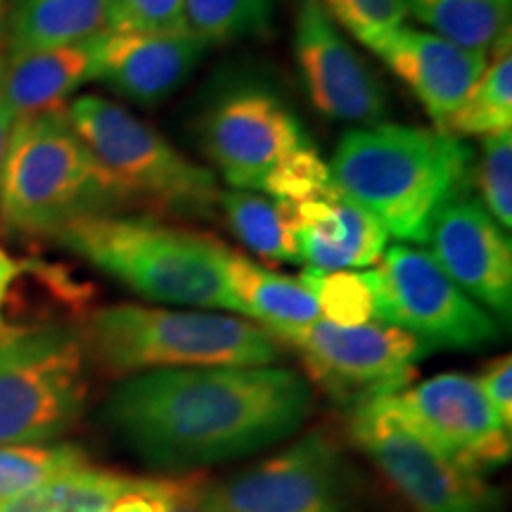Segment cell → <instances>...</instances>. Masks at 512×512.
Wrapping results in <instances>:
<instances>
[{"instance_id":"obj_1","label":"cell","mask_w":512,"mask_h":512,"mask_svg":"<svg viewBox=\"0 0 512 512\" xmlns=\"http://www.w3.org/2000/svg\"><path fill=\"white\" fill-rule=\"evenodd\" d=\"M311 408L309 380L290 368H169L124 377L102 420L143 463L181 472L278 444Z\"/></svg>"},{"instance_id":"obj_2","label":"cell","mask_w":512,"mask_h":512,"mask_svg":"<svg viewBox=\"0 0 512 512\" xmlns=\"http://www.w3.org/2000/svg\"><path fill=\"white\" fill-rule=\"evenodd\" d=\"M328 166L332 185L384 233L420 245L441 204L465 192L472 150L439 128L375 124L349 131Z\"/></svg>"},{"instance_id":"obj_14","label":"cell","mask_w":512,"mask_h":512,"mask_svg":"<svg viewBox=\"0 0 512 512\" xmlns=\"http://www.w3.org/2000/svg\"><path fill=\"white\" fill-rule=\"evenodd\" d=\"M430 256L467 297L508 323L512 313V242L472 195L451 197L427 230Z\"/></svg>"},{"instance_id":"obj_32","label":"cell","mask_w":512,"mask_h":512,"mask_svg":"<svg viewBox=\"0 0 512 512\" xmlns=\"http://www.w3.org/2000/svg\"><path fill=\"white\" fill-rule=\"evenodd\" d=\"M169 512H223L216 486L202 479H185V486Z\"/></svg>"},{"instance_id":"obj_29","label":"cell","mask_w":512,"mask_h":512,"mask_svg":"<svg viewBox=\"0 0 512 512\" xmlns=\"http://www.w3.org/2000/svg\"><path fill=\"white\" fill-rule=\"evenodd\" d=\"M337 27H344L366 48H373L408 17L406 0H318Z\"/></svg>"},{"instance_id":"obj_10","label":"cell","mask_w":512,"mask_h":512,"mask_svg":"<svg viewBox=\"0 0 512 512\" xmlns=\"http://www.w3.org/2000/svg\"><path fill=\"white\" fill-rule=\"evenodd\" d=\"M370 273L375 323L413 335L427 349H482L501 339V325L470 299L422 249H384Z\"/></svg>"},{"instance_id":"obj_22","label":"cell","mask_w":512,"mask_h":512,"mask_svg":"<svg viewBox=\"0 0 512 512\" xmlns=\"http://www.w3.org/2000/svg\"><path fill=\"white\" fill-rule=\"evenodd\" d=\"M221 207L230 230L266 261L299 264L297 204L259 192H221Z\"/></svg>"},{"instance_id":"obj_17","label":"cell","mask_w":512,"mask_h":512,"mask_svg":"<svg viewBox=\"0 0 512 512\" xmlns=\"http://www.w3.org/2000/svg\"><path fill=\"white\" fill-rule=\"evenodd\" d=\"M373 53L415 93L441 131L486 67L484 53L401 24L377 41Z\"/></svg>"},{"instance_id":"obj_31","label":"cell","mask_w":512,"mask_h":512,"mask_svg":"<svg viewBox=\"0 0 512 512\" xmlns=\"http://www.w3.org/2000/svg\"><path fill=\"white\" fill-rule=\"evenodd\" d=\"M486 399H489L503 425L512 427V358L501 356L486 363L479 377H475Z\"/></svg>"},{"instance_id":"obj_6","label":"cell","mask_w":512,"mask_h":512,"mask_svg":"<svg viewBox=\"0 0 512 512\" xmlns=\"http://www.w3.org/2000/svg\"><path fill=\"white\" fill-rule=\"evenodd\" d=\"M117 202L91 152L53 110L15 121L3 178L0 219L29 235H55L83 216L110 214Z\"/></svg>"},{"instance_id":"obj_28","label":"cell","mask_w":512,"mask_h":512,"mask_svg":"<svg viewBox=\"0 0 512 512\" xmlns=\"http://www.w3.org/2000/svg\"><path fill=\"white\" fill-rule=\"evenodd\" d=\"M477 183L484 209L498 226L512 228V131L484 136Z\"/></svg>"},{"instance_id":"obj_33","label":"cell","mask_w":512,"mask_h":512,"mask_svg":"<svg viewBox=\"0 0 512 512\" xmlns=\"http://www.w3.org/2000/svg\"><path fill=\"white\" fill-rule=\"evenodd\" d=\"M19 273H22V264H17L15 256H12L8 249L0 245V330L5 328L3 311H5V304H8L10 290H12V285H15Z\"/></svg>"},{"instance_id":"obj_23","label":"cell","mask_w":512,"mask_h":512,"mask_svg":"<svg viewBox=\"0 0 512 512\" xmlns=\"http://www.w3.org/2000/svg\"><path fill=\"white\" fill-rule=\"evenodd\" d=\"M408 15L453 46L489 55L510 31L512 0H406Z\"/></svg>"},{"instance_id":"obj_5","label":"cell","mask_w":512,"mask_h":512,"mask_svg":"<svg viewBox=\"0 0 512 512\" xmlns=\"http://www.w3.org/2000/svg\"><path fill=\"white\" fill-rule=\"evenodd\" d=\"M204 147L233 190L304 202L332 185L330 166L304 124L268 88L221 95L204 121Z\"/></svg>"},{"instance_id":"obj_7","label":"cell","mask_w":512,"mask_h":512,"mask_svg":"<svg viewBox=\"0 0 512 512\" xmlns=\"http://www.w3.org/2000/svg\"><path fill=\"white\" fill-rule=\"evenodd\" d=\"M64 112L117 202H143L181 216H204L219 207L216 176L126 107L100 95H81Z\"/></svg>"},{"instance_id":"obj_15","label":"cell","mask_w":512,"mask_h":512,"mask_svg":"<svg viewBox=\"0 0 512 512\" xmlns=\"http://www.w3.org/2000/svg\"><path fill=\"white\" fill-rule=\"evenodd\" d=\"M396 399L420 430L467 470L486 475L510 460V427L498 418L475 377L441 373L406 387Z\"/></svg>"},{"instance_id":"obj_20","label":"cell","mask_w":512,"mask_h":512,"mask_svg":"<svg viewBox=\"0 0 512 512\" xmlns=\"http://www.w3.org/2000/svg\"><path fill=\"white\" fill-rule=\"evenodd\" d=\"M112 0H15L8 15V53L91 41L110 29Z\"/></svg>"},{"instance_id":"obj_25","label":"cell","mask_w":512,"mask_h":512,"mask_svg":"<svg viewBox=\"0 0 512 512\" xmlns=\"http://www.w3.org/2000/svg\"><path fill=\"white\" fill-rule=\"evenodd\" d=\"M86 465H91L86 451L74 444H0V501L27 494Z\"/></svg>"},{"instance_id":"obj_3","label":"cell","mask_w":512,"mask_h":512,"mask_svg":"<svg viewBox=\"0 0 512 512\" xmlns=\"http://www.w3.org/2000/svg\"><path fill=\"white\" fill-rule=\"evenodd\" d=\"M62 247L159 304L240 313L226 275V245L147 216L93 214L67 223Z\"/></svg>"},{"instance_id":"obj_24","label":"cell","mask_w":512,"mask_h":512,"mask_svg":"<svg viewBox=\"0 0 512 512\" xmlns=\"http://www.w3.org/2000/svg\"><path fill=\"white\" fill-rule=\"evenodd\" d=\"M512 34L508 31L486 55V67L472 91L441 131L451 136H491L512 126Z\"/></svg>"},{"instance_id":"obj_21","label":"cell","mask_w":512,"mask_h":512,"mask_svg":"<svg viewBox=\"0 0 512 512\" xmlns=\"http://www.w3.org/2000/svg\"><path fill=\"white\" fill-rule=\"evenodd\" d=\"M226 275L240 316L256 318L261 328H297L320 318L316 299L299 280L268 271L245 254L226 249Z\"/></svg>"},{"instance_id":"obj_11","label":"cell","mask_w":512,"mask_h":512,"mask_svg":"<svg viewBox=\"0 0 512 512\" xmlns=\"http://www.w3.org/2000/svg\"><path fill=\"white\" fill-rule=\"evenodd\" d=\"M268 332L275 342L290 344L302 356L313 382L349 408L403 392L420 358L430 354L413 335L384 323L337 325L318 318Z\"/></svg>"},{"instance_id":"obj_4","label":"cell","mask_w":512,"mask_h":512,"mask_svg":"<svg viewBox=\"0 0 512 512\" xmlns=\"http://www.w3.org/2000/svg\"><path fill=\"white\" fill-rule=\"evenodd\" d=\"M81 339L88 358L112 375L169 368L273 366L278 342L259 323L214 311L105 306L88 316Z\"/></svg>"},{"instance_id":"obj_16","label":"cell","mask_w":512,"mask_h":512,"mask_svg":"<svg viewBox=\"0 0 512 512\" xmlns=\"http://www.w3.org/2000/svg\"><path fill=\"white\" fill-rule=\"evenodd\" d=\"M207 48L188 31L110 27L95 36V79L138 105H157L181 88Z\"/></svg>"},{"instance_id":"obj_13","label":"cell","mask_w":512,"mask_h":512,"mask_svg":"<svg viewBox=\"0 0 512 512\" xmlns=\"http://www.w3.org/2000/svg\"><path fill=\"white\" fill-rule=\"evenodd\" d=\"M216 494L223 512H347L342 456L323 432L306 434Z\"/></svg>"},{"instance_id":"obj_30","label":"cell","mask_w":512,"mask_h":512,"mask_svg":"<svg viewBox=\"0 0 512 512\" xmlns=\"http://www.w3.org/2000/svg\"><path fill=\"white\" fill-rule=\"evenodd\" d=\"M110 27L185 31L183 0H112Z\"/></svg>"},{"instance_id":"obj_8","label":"cell","mask_w":512,"mask_h":512,"mask_svg":"<svg viewBox=\"0 0 512 512\" xmlns=\"http://www.w3.org/2000/svg\"><path fill=\"white\" fill-rule=\"evenodd\" d=\"M88 401V354L67 325L0 330V444H55Z\"/></svg>"},{"instance_id":"obj_12","label":"cell","mask_w":512,"mask_h":512,"mask_svg":"<svg viewBox=\"0 0 512 512\" xmlns=\"http://www.w3.org/2000/svg\"><path fill=\"white\" fill-rule=\"evenodd\" d=\"M294 57L313 107L344 124L375 126L389 110L380 79L318 0H302L294 22Z\"/></svg>"},{"instance_id":"obj_35","label":"cell","mask_w":512,"mask_h":512,"mask_svg":"<svg viewBox=\"0 0 512 512\" xmlns=\"http://www.w3.org/2000/svg\"><path fill=\"white\" fill-rule=\"evenodd\" d=\"M5 38H8V0H0V60H3Z\"/></svg>"},{"instance_id":"obj_18","label":"cell","mask_w":512,"mask_h":512,"mask_svg":"<svg viewBox=\"0 0 512 512\" xmlns=\"http://www.w3.org/2000/svg\"><path fill=\"white\" fill-rule=\"evenodd\" d=\"M297 204L299 264L313 271H354L382 259L389 235L380 221L335 185Z\"/></svg>"},{"instance_id":"obj_27","label":"cell","mask_w":512,"mask_h":512,"mask_svg":"<svg viewBox=\"0 0 512 512\" xmlns=\"http://www.w3.org/2000/svg\"><path fill=\"white\" fill-rule=\"evenodd\" d=\"M299 283L316 299L320 318L337 325L375 323V290L368 271H306Z\"/></svg>"},{"instance_id":"obj_19","label":"cell","mask_w":512,"mask_h":512,"mask_svg":"<svg viewBox=\"0 0 512 512\" xmlns=\"http://www.w3.org/2000/svg\"><path fill=\"white\" fill-rule=\"evenodd\" d=\"M95 81V38L74 46L3 53L0 95L15 121L62 110L83 83Z\"/></svg>"},{"instance_id":"obj_26","label":"cell","mask_w":512,"mask_h":512,"mask_svg":"<svg viewBox=\"0 0 512 512\" xmlns=\"http://www.w3.org/2000/svg\"><path fill=\"white\" fill-rule=\"evenodd\" d=\"M271 19L273 0H183L185 31L207 46L264 34Z\"/></svg>"},{"instance_id":"obj_34","label":"cell","mask_w":512,"mask_h":512,"mask_svg":"<svg viewBox=\"0 0 512 512\" xmlns=\"http://www.w3.org/2000/svg\"><path fill=\"white\" fill-rule=\"evenodd\" d=\"M12 131H15V117H12L10 107L5 105L3 95H0V178H3L5 159H8Z\"/></svg>"},{"instance_id":"obj_9","label":"cell","mask_w":512,"mask_h":512,"mask_svg":"<svg viewBox=\"0 0 512 512\" xmlns=\"http://www.w3.org/2000/svg\"><path fill=\"white\" fill-rule=\"evenodd\" d=\"M349 434L415 512L501 510V491L434 444L396 394L349 408Z\"/></svg>"}]
</instances>
